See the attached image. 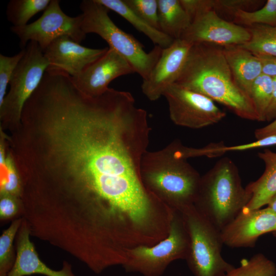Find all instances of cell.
<instances>
[{"mask_svg":"<svg viewBox=\"0 0 276 276\" xmlns=\"http://www.w3.org/2000/svg\"><path fill=\"white\" fill-rule=\"evenodd\" d=\"M150 131L146 111L129 92L109 88L89 97L74 88L32 129L22 166L42 206L123 219L151 198L141 176Z\"/></svg>","mask_w":276,"mask_h":276,"instance_id":"6da1fadb","label":"cell"},{"mask_svg":"<svg viewBox=\"0 0 276 276\" xmlns=\"http://www.w3.org/2000/svg\"><path fill=\"white\" fill-rule=\"evenodd\" d=\"M175 83L224 105L240 118L257 121L251 100L236 83L221 47L193 44Z\"/></svg>","mask_w":276,"mask_h":276,"instance_id":"7a4b0ae2","label":"cell"},{"mask_svg":"<svg viewBox=\"0 0 276 276\" xmlns=\"http://www.w3.org/2000/svg\"><path fill=\"white\" fill-rule=\"evenodd\" d=\"M183 146L175 140L160 150H147L141 163V176L146 189L179 211L194 205L201 178L185 157Z\"/></svg>","mask_w":276,"mask_h":276,"instance_id":"3957f363","label":"cell"},{"mask_svg":"<svg viewBox=\"0 0 276 276\" xmlns=\"http://www.w3.org/2000/svg\"><path fill=\"white\" fill-rule=\"evenodd\" d=\"M251 197L233 160L225 157L201 176L195 208L220 232L245 208Z\"/></svg>","mask_w":276,"mask_h":276,"instance_id":"277c9868","label":"cell"},{"mask_svg":"<svg viewBox=\"0 0 276 276\" xmlns=\"http://www.w3.org/2000/svg\"><path fill=\"white\" fill-rule=\"evenodd\" d=\"M82 11V29L86 34L100 36L112 49L123 57L142 79L148 77L158 60L163 48L155 45L146 52L142 44L132 35L119 28L111 19L110 11L97 0H83L80 4Z\"/></svg>","mask_w":276,"mask_h":276,"instance_id":"5b68a950","label":"cell"},{"mask_svg":"<svg viewBox=\"0 0 276 276\" xmlns=\"http://www.w3.org/2000/svg\"><path fill=\"white\" fill-rule=\"evenodd\" d=\"M181 212L189 237V249L186 259L194 276H225L235 266L221 255L224 244L221 232L195 205Z\"/></svg>","mask_w":276,"mask_h":276,"instance_id":"8992f818","label":"cell"},{"mask_svg":"<svg viewBox=\"0 0 276 276\" xmlns=\"http://www.w3.org/2000/svg\"><path fill=\"white\" fill-rule=\"evenodd\" d=\"M49 65L37 43L29 42L12 76L10 89L0 105V129L8 132L18 125L25 103L40 85Z\"/></svg>","mask_w":276,"mask_h":276,"instance_id":"52a82bcc","label":"cell"},{"mask_svg":"<svg viewBox=\"0 0 276 276\" xmlns=\"http://www.w3.org/2000/svg\"><path fill=\"white\" fill-rule=\"evenodd\" d=\"M189 249V234L182 215L174 210L168 236L153 245L131 250L123 266L127 271L143 276H160L172 262L186 260Z\"/></svg>","mask_w":276,"mask_h":276,"instance_id":"ba28073f","label":"cell"},{"mask_svg":"<svg viewBox=\"0 0 276 276\" xmlns=\"http://www.w3.org/2000/svg\"><path fill=\"white\" fill-rule=\"evenodd\" d=\"M81 14L75 17L66 14L61 9L60 1L51 0L42 15L35 21L22 27L10 28L19 39L21 49L30 41H35L43 51L57 38L67 35L80 43L86 34L82 29Z\"/></svg>","mask_w":276,"mask_h":276,"instance_id":"9c48e42d","label":"cell"},{"mask_svg":"<svg viewBox=\"0 0 276 276\" xmlns=\"http://www.w3.org/2000/svg\"><path fill=\"white\" fill-rule=\"evenodd\" d=\"M169 116L176 125L192 129H200L215 124L226 116V113L207 97L176 83L165 91Z\"/></svg>","mask_w":276,"mask_h":276,"instance_id":"30bf717a","label":"cell"},{"mask_svg":"<svg viewBox=\"0 0 276 276\" xmlns=\"http://www.w3.org/2000/svg\"><path fill=\"white\" fill-rule=\"evenodd\" d=\"M181 38L192 44L206 43L224 48L246 43L250 34L247 28L221 18L211 9L196 17Z\"/></svg>","mask_w":276,"mask_h":276,"instance_id":"8fae6325","label":"cell"},{"mask_svg":"<svg viewBox=\"0 0 276 276\" xmlns=\"http://www.w3.org/2000/svg\"><path fill=\"white\" fill-rule=\"evenodd\" d=\"M193 44L179 38L163 49L161 55L147 78L143 80V93L154 101L163 96L169 86L174 84L184 67Z\"/></svg>","mask_w":276,"mask_h":276,"instance_id":"7c38bea8","label":"cell"},{"mask_svg":"<svg viewBox=\"0 0 276 276\" xmlns=\"http://www.w3.org/2000/svg\"><path fill=\"white\" fill-rule=\"evenodd\" d=\"M135 73L131 65L108 47L106 53L87 66L72 80L84 95L96 97L103 94L116 78Z\"/></svg>","mask_w":276,"mask_h":276,"instance_id":"4fadbf2b","label":"cell"},{"mask_svg":"<svg viewBox=\"0 0 276 276\" xmlns=\"http://www.w3.org/2000/svg\"><path fill=\"white\" fill-rule=\"evenodd\" d=\"M276 231V214L268 210L243 209L221 231L223 244L231 247H252L261 235Z\"/></svg>","mask_w":276,"mask_h":276,"instance_id":"5bb4252c","label":"cell"},{"mask_svg":"<svg viewBox=\"0 0 276 276\" xmlns=\"http://www.w3.org/2000/svg\"><path fill=\"white\" fill-rule=\"evenodd\" d=\"M108 49V47H85L65 35L53 41L43 52L49 62L48 69L61 71L74 77L104 55Z\"/></svg>","mask_w":276,"mask_h":276,"instance_id":"9a60e30c","label":"cell"},{"mask_svg":"<svg viewBox=\"0 0 276 276\" xmlns=\"http://www.w3.org/2000/svg\"><path fill=\"white\" fill-rule=\"evenodd\" d=\"M30 234L29 227L22 219L17 238L15 262L8 276H25L33 274L45 276H75L71 265L66 262L64 263L61 270L56 271L49 268L41 261L30 240Z\"/></svg>","mask_w":276,"mask_h":276,"instance_id":"2e32d148","label":"cell"},{"mask_svg":"<svg viewBox=\"0 0 276 276\" xmlns=\"http://www.w3.org/2000/svg\"><path fill=\"white\" fill-rule=\"evenodd\" d=\"M223 50L236 83L250 97L252 83L262 74L260 59L239 45L224 47Z\"/></svg>","mask_w":276,"mask_h":276,"instance_id":"e0dca14e","label":"cell"},{"mask_svg":"<svg viewBox=\"0 0 276 276\" xmlns=\"http://www.w3.org/2000/svg\"><path fill=\"white\" fill-rule=\"evenodd\" d=\"M265 165L262 175L256 180L249 183L246 188L251 199L244 208L248 210L262 208L276 193V152L265 149L258 153Z\"/></svg>","mask_w":276,"mask_h":276,"instance_id":"ac0fdd59","label":"cell"},{"mask_svg":"<svg viewBox=\"0 0 276 276\" xmlns=\"http://www.w3.org/2000/svg\"><path fill=\"white\" fill-rule=\"evenodd\" d=\"M160 31L173 39L181 38L192 20L180 0H158Z\"/></svg>","mask_w":276,"mask_h":276,"instance_id":"d6986e66","label":"cell"},{"mask_svg":"<svg viewBox=\"0 0 276 276\" xmlns=\"http://www.w3.org/2000/svg\"><path fill=\"white\" fill-rule=\"evenodd\" d=\"M97 1L128 21L137 31L147 36L155 45L165 49L174 42V39L150 26L134 12L124 0Z\"/></svg>","mask_w":276,"mask_h":276,"instance_id":"ffe728a7","label":"cell"},{"mask_svg":"<svg viewBox=\"0 0 276 276\" xmlns=\"http://www.w3.org/2000/svg\"><path fill=\"white\" fill-rule=\"evenodd\" d=\"M5 133L0 129V194H10L20 198L22 182L7 146Z\"/></svg>","mask_w":276,"mask_h":276,"instance_id":"44dd1931","label":"cell"},{"mask_svg":"<svg viewBox=\"0 0 276 276\" xmlns=\"http://www.w3.org/2000/svg\"><path fill=\"white\" fill-rule=\"evenodd\" d=\"M247 28L250 39L240 47L257 56L276 57V27L256 24Z\"/></svg>","mask_w":276,"mask_h":276,"instance_id":"7402d4cb","label":"cell"},{"mask_svg":"<svg viewBox=\"0 0 276 276\" xmlns=\"http://www.w3.org/2000/svg\"><path fill=\"white\" fill-rule=\"evenodd\" d=\"M51 0H10L6 8V15L13 27H22L28 24L35 15L44 11Z\"/></svg>","mask_w":276,"mask_h":276,"instance_id":"603a6c76","label":"cell"},{"mask_svg":"<svg viewBox=\"0 0 276 276\" xmlns=\"http://www.w3.org/2000/svg\"><path fill=\"white\" fill-rule=\"evenodd\" d=\"M272 89L273 77L264 74L260 75L252 83L250 98L257 116L258 121H265Z\"/></svg>","mask_w":276,"mask_h":276,"instance_id":"cb8c5ba5","label":"cell"},{"mask_svg":"<svg viewBox=\"0 0 276 276\" xmlns=\"http://www.w3.org/2000/svg\"><path fill=\"white\" fill-rule=\"evenodd\" d=\"M225 276H276V265L264 255L259 253L249 259H243L240 265Z\"/></svg>","mask_w":276,"mask_h":276,"instance_id":"d4e9b609","label":"cell"},{"mask_svg":"<svg viewBox=\"0 0 276 276\" xmlns=\"http://www.w3.org/2000/svg\"><path fill=\"white\" fill-rule=\"evenodd\" d=\"M235 24L250 27L265 25L276 27V0H268L260 9L254 11L239 10L234 15Z\"/></svg>","mask_w":276,"mask_h":276,"instance_id":"484cf974","label":"cell"},{"mask_svg":"<svg viewBox=\"0 0 276 276\" xmlns=\"http://www.w3.org/2000/svg\"><path fill=\"white\" fill-rule=\"evenodd\" d=\"M22 221V218L13 221L0 237V276H8L14 265L13 243Z\"/></svg>","mask_w":276,"mask_h":276,"instance_id":"4316f807","label":"cell"},{"mask_svg":"<svg viewBox=\"0 0 276 276\" xmlns=\"http://www.w3.org/2000/svg\"><path fill=\"white\" fill-rule=\"evenodd\" d=\"M137 15L160 31L158 0H124Z\"/></svg>","mask_w":276,"mask_h":276,"instance_id":"83f0119b","label":"cell"},{"mask_svg":"<svg viewBox=\"0 0 276 276\" xmlns=\"http://www.w3.org/2000/svg\"><path fill=\"white\" fill-rule=\"evenodd\" d=\"M25 48L17 54L8 56L0 54V105L6 95L7 86L18 63L24 56Z\"/></svg>","mask_w":276,"mask_h":276,"instance_id":"f1b7e54d","label":"cell"},{"mask_svg":"<svg viewBox=\"0 0 276 276\" xmlns=\"http://www.w3.org/2000/svg\"><path fill=\"white\" fill-rule=\"evenodd\" d=\"M226 145L223 142L211 143L203 147L196 148L183 146L182 151L185 157L205 156L208 157L221 156L225 153Z\"/></svg>","mask_w":276,"mask_h":276,"instance_id":"f546056e","label":"cell"},{"mask_svg":"<svg viewBox=\"0 0 276 276\" xmlns=\"http://www.w3.org/2000/svg\"><path fill=\"white\" fill-rule=\"evenodd\" d=\"M21 211V203L19 197L10 194H0V218L8 219Z\"/></svg>","mask_w":276,"mask_h":276,"instance_id":"4dcf8cb0","label":"cell"},{"mask_svg":"<svg viewBox=\"0 0 276 276\" xmlns=\"http://www.w3.org/2000/svg\"><path fill=\"white\" fill-rule=\"evenodd\" d=\"M180 2L192 21L208 10H214V0H180Z\"/></svg>","mask_w":276,"mask_h":276,"instance_id":"1f68e13d","label":"cell"},{"mask_svg":"<svg viewBox=\"0 0 276 276\" xmlns=\"http://www.w3.org/2000/svg\"><path fill=\"white\" fill-rule=\"evenodd\" d=\"M214 10L232 14L233 16L239 10L245 9L258 3L257 1L250 0H214Z\"/></svg>","mask_w":276,"mask_h":276,"instance_id":"d6a6232c","label":"cell"},{"mask_svg":"<svg viewBox=\"0 0 276 276\" xmlns=\"http://www.w3.org/2000/svg\"><path fill=\"white\" fill-rule=\"evenodd\" d=\"M276 145V135H272L257 139L256 141L235 146H227L226 152L241 151L256 148Z\"/></svg>","mask_w":276,"mask_h":276,"instance_id":"836d02e7","label":"cell"},{"mask_svg":"<svg viewBox=\"0 0 276 276\" xmlns=\"http://www.w3.org/2000/svg\"><path fill=\"white\" fill-rule=\"evenodd\" d=\"M262 65V74L272 77H276V57L258 56Z\"/></svg>","mask_w":276,"mask_h":276,"instance_id":"e575fe53","label":"cell"},{"mask_svg":"<svg viewBox=\"0 0 276 276\" xmlns=\"http://www.w3.org/2000/svg\"><path fill=\"white\" fill-rule=\"evenodd\" d=\"M276 119V77L273 78V89L271 98L267 108L265 121L272 122Z\"/></svg>","mask_w":276,"mask_h":276,"instance_id":"d590c367","label":"cell"},{"mask_svg":"<svg viewBox=\"0 0 276 276\" xmlns=\"http://www.w3.org/2000/svg\"><path fill=\"white\" fill-rule=\"evenodd\" d=\"M254 133L257 140L269 135H276V119L269 124L257 129Z\"/></svg>","mask_w":276,"mask_h":276,"instance_id":"8d00e7d4","label":"cell"},{"mask_svg":"<svg viewBox=\"0 0 276 276\" xmlns=\"http://www.w3.org/2000/svg\"><path fill=\"white\" fill-rule=\"evenodd\" d=\"M266 205L268 210L276 214V193L271 197Z\"/></svg>","mask_w":276,"mask_h":276,"instance_id":"74e56055","label":"cell"},{"mask_svg":"<svg viewBox=\"0 0 276 276\" xmlns=\"http://www.w3.org/2000/svg\"><path fill=\"white\" fill-rule=\"evenodd\" d=\"M273 236L276 237V233H272Z\"/></svg>","mask_w":276,"mask_h":276,"instance_id":"f35d334b","label":"cell"},{"mask_svg":"<svg viewBox=\"0 0 276 276\" xmlns=\"http://www.w3.org/2000/svg\"><path fill=\"white\" fill-rule=\"evenodd\" d=\"M272 233H276V231L274 232H272Z\"/></svg>","mask_w":276,"mask_h":276,"instance_id":"ab89813d","label":"cell"}]
</instances>
